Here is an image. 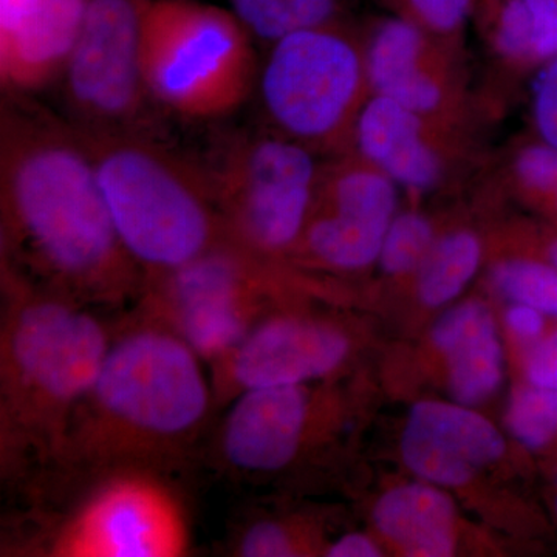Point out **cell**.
I'll list each match as a JSON object with an SVG mask.
<instances>
[{"label": "cell", "mask_w": 557, "mask_h": 557, "mask_svg": "<svg viewBox=\"0 0 557 557\" xmlns=\"http://www.w3.org/2000/svg\"><path fill=\"white\" fill-rule=\"evenodd\" d=\"M9 95L0 116V263L97 310L134 307L145 274L124 248L70 121Z\"/></svg>", "instance_id": "1"}, {"label": "cell", "mask_w": 557, "mask_h": 557, "mask_svg": "<svg viewBox=\"0 0 557 557\" xmlns=\"http://www.w3.org/2000/svg\"><path fill=\"white\" fill-rule=\"evenodd\" d=\"M218 409L207 362L170 325L131 307L116 322L53 467L13 507L120 469L185 478L200 465Z\"/></svg>", "instance_id": "2"}, {"label": "cell", "mask_w": 557, "mask_h": 557, "mask_svg": "<svg viewBox=\"0 0 557 557\" xmlns=\"http://www.w3.org/2000/svg\"><path fill=\"white\" fill-rule=\"evenodd\" d=\"M0 480L11 504L46 478L115 324L0 263Z\"/></svg>", "instance_id": "3"}, {"label": "cell", "mask_w": 557, "mask_h": 557, "mask_svg": "<svg viewBox=\"0 0 557 557\" xmlns=\"http://www.w3.org/2000/svg\"><path fill=\"white\" fill-rule=\"evenodd\" d=\"M73 127L145 282L231 242L201 161L168 148L156 134Z\"/></svg>", "instance_id": "4"}, {"label": "cell", "mask_w": 557, "mask_h": 557, "mask_svg": "<svg viewBox=\"0 0 557 557\" xmlns=\"http://www.w3.org/2000/svg\"><path fill=\"white\" fill-rule=\"evenodd\" d=\"M193 549V515L178 475L120 469L60 496L11 509L2 555L180 557Z\"/></svg>", "instance_id": "5"}, {"label": "cell", "mask_w": 557, "mask_h": 557, "mask_svg": "<svg viewBox=\"0 0 557 557\" xmlns=\"http://www.w3.org/2000/svg\"><path fill=\"white\" fill-rule=\"evenodd\" d=\"M251 36L234 11L197 0H145L141 67L150 97L182 119L230 115L255 83Z\"/></svg>", "instance_id": "6"}, {"label": "cell", "mask_w": 557, "mask_h": 557, "mask_svg": "<svg viewBox=\"0 0 557 557\" xmlns=\"http://www.w3.org/2000/svg\"><path fill=\"white\" fill-rule=\"evenodd\" d=\"M230 240L273 260L299 244L322 168L287 135L234 134L201 161Z\"/></svg>", "instance_id": "7"}, {"label": "cell", "mask_w": 557, "mask_h": 557, "mask_svg": "<svg viewBox=\"0 0 557 557\" xmlns=\"http://www.w3.org/2000/svg\"><path fill=\"white\" fill-rule=\"evenodd\" d=\"M362 50L341 21L273 42L260 95L278 132L310 149L343 141L354 131L369 86Z\"/></svg>", "instance_id": "8"}, {"label": "cell", "mask_w": 557, "mask_h": 557, "mask_svg": "<svg viewBox=\"0 0 557 557\" xmlns=\"http://www.w3.org/2000/svg\"><path fill=\"white\" fill-rule=\"evenodd\" d=\"M271 259L226 242L199 259L148 278L134 307L177 332L211 366L263 317Z\"/></svg>", "instance_id": "9"}, {"label": "cell", "mask_w": 557, "mask_h": 557, "mask_svg": "<svg viewBox=\"0 0 557 557\" xmlns=\"http://www.w3.org/2000/svg\"><path fill=\"white\" fill-rule=\"evenodd\" d=\"M145 0H89L62 73L73 126L90 132L153 134L141 67Z\"/></svg>", "instance_id": "10"}, {"label": "cell", "mask_w": 557, "mask_h": 557, "mask_svg": "<svg viewBox=\"0 0 557 557\" xmlns=\"http://www.w3.org/2000/svg\"><path fill=\"white\" fill-rule=\"evenodd\" d=\"M397 183L366 163L322 168L299 244L319 263L358 270L380 258L397 209Z\"/></svg>", "instance_id": "11"}, {"label": "cell", "mask_w": 557, "mask_h": 557, "mask_svg": "<svg viewBox=\"0 0 557 557\" xmlns=\"http://www.w3.org/2000/svg\"><path fill=\"white\" fill-rule=\"evenodd\" d=\"M350 350L346 333L317 319L269 317L233 350L208 366L219 409L251 388L288 386L322 379Z\"/></svg>", "instance_id": "12"}, {"label": "cell", "mask_w": 557, "mask_h": 557, "mask_svg": "<svg viewBox=\"0 0 557 557\" xmlns=\"http://www.w3.org/2000/svg\"><path fill=\"white\" fill-rule=\"evenodd\" d=\"M89 0H2L0 81L25 97L61 78Z\"/></svg>", "instance_id": "13"}, {"label": "cell", "mask_w": 557, "mask_h": 557, "mask_svg": "<svg viewBox=\"0 0 557 557\" xmlns=\"http://www.w3.org/2000/svg\"><path fill=\"white\" fill-rule=\"evenodd\" d=\"M504 450V440L490 421L443 403L417 405L403 435V457L408 467L442 485L469 482Z\"/></svg>", "instance_id": "14"}, {"label": "cell", "mask_w": 557, "mask_h": 557, "mask_svg": "<svg viewBox=\"0 0 557 557\" xmlns=\"http://www.w3.org/2000/svg\"><path fill=\"white\" fill-rule=\"evenodd\" d=\"M432 39L401 16L376 22L364 42L366 75L373 95L397 101L423 119L437 112L446 94L437 73L429 67Z\"/></svg>", "instance_id": "15"}, {"label": "cell", "mask_w": 557, "mask_h": 557, "mask_svg": "<svg viewBox=\"0 0 557 557\" xmlns=\"http://www.w3.org/2000/svg\"><path fill=\"white\" fill-rule=\"evenodd\" d=\"M351 132L361 159L397 185L428 190L442 180V159L428 141L423 116L397 101L373 95Z\"/></svg>", "instance_id": "16"}, {"label": "cell", "mask_w": 557, "mask_h": 557, "mask_svg": "<svg viewBox=\"0 0 557 557\" xmlns=\"http://www.w3.org/2000/svg\"><path fill=\"white\" fill-rule=\"evenodd\" d=\"M450 366V391L465 405L485 401L502 381V348L485 306L469 302L440 319L432 333Z\"/></svg>", "instance_id": "17"}, {"label": "cell", "mask_w": 557, "mask_h": 557, "mask_svg": "<svg viewBox=\"0 0 557 557\" xmlns=\"http://www.w3.org/2000/svg\"><path fill=\"white\" fill-rule=\"evenodd\" d=\"M373 519L381 533L409 556L453 555V502L437 490L424 485L392 490L380 498Z\"/></svg>", "instance_id": "18"}, {"label": "cell", "mask_w": 557, "mask_h": 557, "mask_svg": "<svg viewBox=\"0 0 557 557\" xmlns=\"http://www.w3.org/2000/svg\"><path fill=\"white\" fill-rule=\"evenodd\" d=\"M252 36L273 44L289 33L341 21L347 0H230Z\"/></svg>", "instance_id": "19"}, {"label": "cell", "mask_w": 557, "mask_h": 557, "mask_svg": "<svg viewBox=\"0 0 557 557\" xmlns=\"http://www.w3.org/2000/svg\"><path fill=\"white\" fill-rule=\"evenodd\" d=\"M502 38L528 62L557 54V0H490Z\"/></svg>", "instance_id": "20"}, {"label": "cell", "mask_w": 557, "mask_h": 557, "mask_svg": "<svg viewBox=\"0 0 557 557\" xmlns=\"http://www.w3.org/2000/svg\"><path fill=\"white\" fill-rule=\"evenodd\" d=\"M480 252L478 237L467 231L449 234L432 245L418 277L423 302L438 307L456 298L478 271Z\"/></svg>", "instance_id": "21"}, {"label": "cell", "mask_w": 557, "mask_h": 557, "mask_svg": "<svg viewBox=\"0 0 557 557\" xmlns=\"http://www.w3.org/2000/svg\"><path fill=\"white\" fill-rule=\"evenodd\" d=\"M502 293L519 304L557 317V270L536 260H509L494 271Z\"/></svg>", "instance_id": "22"}, {"label": "cell", "mask_w": 557, "mask_h": 557, "mask_svg": "<svg viewBox=\"0 0 557 557\" xmlns=\"http://www.w3.org/2000/svg\"><path fill=\"white\" fill-rule=\"evenodd\" d=\"M508 424L530 449H542L557 437V391L527 387L512 398Z\"/></svg>", "instance_id": "23"}, {"label": "cell", "mask_w": 557, "mask_h": 557, "mask_svg": "<svg viewBox=\"0 0 557 557\" xmlns=\"http://www.w3.org/2000/svg\"><path fill=\"white\" fill-rule=\"evenodd\" d=\"M434 233L431 223L417 212H405L392 220L383 247L380 262L388 274L408 273L416 270L431 251Z\"/></svg>", "instance_id": "24"}, {"label": "cell", "mask_w": 557, "mask_h": 557, "mask_svg": "<svg viewBox=\"0 0 557 557\" xmlns=\"http://www.w3.org/2000/svg\"><path fill=\"white\" fill-rule=\"evenodd\" d=\"M397 16L423 28L435 39H453L475 16L480 0H386Z\"/></svg>", "instance_id": "25"}, {"label": "cell", "mask_w": 557, "mask_h": 557, "mask_svg": "<svg viewBox=\"0 0 557 557\" xmlns=\"http://www.w3.org/2000/svg\"><path fill=\"white\" fill-rule=\"evenodd\" d=\"M516 175L523 188L539 196H557V150L544 141L531 145L516 160Z\"/></svg>", "instance_id": "26"}, {"label": "cell", "mask_w": 557, "mask_h": 557, "mask_svg": "<svg viewBox=\"0 0 557 557\" xmlns=\"http://www.w3.org/2000/svg\"><path fill=\"white\" fill-rule=\"evenodd\" d=\"M533 112L541 141L557 150V54L539 75Z\"/></svg>", "instance_id": "27"}, {"label": "cell", "mask_w": 557, "mask_h": 557, "mask_svg": "<svg viewBox=\"0 0 557 557\" xmlns=\"http://www.w3.org/2000/svg\"><path fill=\"white\" fill-rule=\"evenodd\" d=\"M528 379L533 386L557 391V332L531 351Z\"/></svg>", "instance_id": "28"}, {"label": "cell", "mask_w": 557, "mask_h": 557, "mask_svg": "<svg viewBox=\"0 0 557 557\" xmlns=\"http://www.w3.org/2000/svg\"><path fill=\"white\" fill-rule=\"evenodd\" d=\"M541 313L542 311L534 309V307L525 306V304L512 307L507 314L509 327L515 330L522 338H537L542 333V329H544V319H542Z\"/></svg>", "instance_id": "29"}, {"label": "cell", "mask_w": 557, "mask_h": 557, "mask_svg": "<svg viewBox=\"0 0 557 557\" xmlns=\"http://www.w3.org/2000/svg\"><path fill=\"white\" fill-rule=\"evenodd\" d=\"M325 556L329 557H379L380 549L369 537L362 534H347L335 544L330 545Z\"/></svg>", "instance_id": "30"}, {"label": "cell", "mask_w": 557, "mask_h": 557, "mask_svg": "<svg viewBox=\"0 0 557 557\" xmlns=\"http://www.w3.org/2000/svg\"><path fill=\"white\" fill-rule=\"evenodd\" d=\"M549 263L557 270V239L552 242L548 249Z\"/></svg>", "instance_id": "31"}, {"label": "cell", "mask_w": 557, "mask_h": 557, "mask_svg": "<svg viewBox=\"0 0 557 557\" xmlns=\"http://www.w3.org/2000/svg\"><path fill=\"white\" fill-rule=\"evenodd\" d=\"M555 205H556V209H557V196H556V199H555Z\"/></svg>", "instance_id": "32"}]
</instances>
